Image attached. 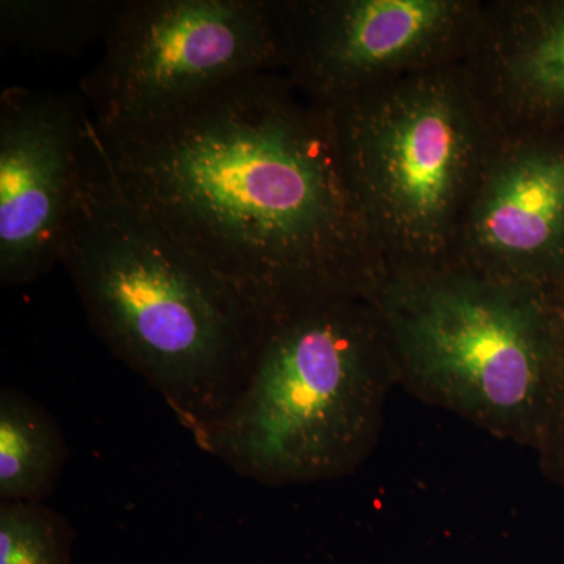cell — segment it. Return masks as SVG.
Wrapping results in <instances>:
<instances>
[{"instance_id": "7", "label": "cell", "mask_w": 564, "mask_h": 564, "mask_svg": "<svg viewBox=\"0 0 564 564\" xmlns=\"http://www.w3.org/2000/svg\"><path fill=\"white\" fill-rule=\"evenodd\" d=\"M91 118L69 95L0 98V281L24 285L61 262Z\"/></svg>"}, {"instance_id": "8", "label": "cell", "mask_w": 564, "mask_h": 564, "mask_svg": "<svg viewBox=\"0 0 564 564\" xmlns=\"http://www.w3.org/2000/svg\"><path fill=\"white\" fill-rule=\"evenodd\" d=\"M464 7L447 0L278 2L288 79L329 107L447 43Z\"/></svg>"}, {"instance_id": "9", "label": "cell", "mask_w": 564, "mask_h": 564, "mask_svg": "<svg viewBox=\"0 0 564 564\" xmlns=\"http://www.w3.org/2000/svg\"><path fill=\"white\" fill-rule=\"evenodd\" d=\"M477 272L556 293L564 273V133L530 131L485 166L470 202Z\"/></svg>"}, {"instance_id": "6", "label": "cell", "mask_w": 564, "mask_h": 564, "mask_svg": "<svg viewBox=\"0 0 564 564\" xmlns=\"http://www.w3.org/2000/svg\"><path fill=\"white\" fill-rule=\"evenodd\" d=\"M284 66L278 2L124 0L82 80L101 129L158 120L239 77Z\"/></svg>"}, {"instance_id": "12", "label": "cell", "mask_w": 564, "mask_h": 564, "mask_svg": "<svg viewBox=\"0 0 564 564\" xmlns=\"http://www.w3.org/2000/svg\"><path fill=\"white\" fill-rule=\"evenodd\" d=\"M124 0H2L3 44L40 55L76 57L106 40Z\"/></svg>"}, {"instance_id": "15", "label": "cell", "mask_w": 564, "mask_h": 564, "mask_svg": "<svg viewBox=\"0 0 564 564\" xmlns=\"http://www.w3.org/2000/svg\"><path fill=\"white\" fill-rule=\"evenodd\" d=\"M556 295H558L560 302H562L564 306V273L562 280L558 282V285H556Z\"/></svg>"}, {"instance_id": "3", "label": "cell", "mask_w": 564, "mask_h": 564, "mask_svg": "<svg viewBox=\"0 0 564 564\" xmlns=\"http://www.w3.org/2000/svg\"><path fill=\"white\" fill-rule=\"evenodd\" d=\"M367 299L399 386L538 451L562 362L564 307L554 291L441 262L384 270Z\"/></svg>"}, {"instance_id": "13", "label": "cell", "mask_w": 564, "mask_h": 564, "mask_svg": "<svg viewBox=\"0 0 564 564\" xmlns=\"http://www.w3.org/2000/svg\"><path fill=\"white\" fill-rule=\"evenodd\" d=\"M69 522L43 502H0V564H73Z\"/></svg>"}, {"instance_id": "10", "label": "cell", "mask_w": 564, "mask_h": 564, "mask_svg": "<svg viewBox=\"0 0 564 564\" xmlns=\"http://www.w3.org/2000/svg\"><path fill=\"white\" fill-rule=\"evenodd\" d=\"M502 58L505 84L532 131L564 133V0L521 7Z\"/></svg>"}, {"instance_id": "1", "label": "cell", "mask_w": 564, "mask_h": 564, "mask_svg": "<svg viewBox=\"0 0 564 564\" xmlns=\"http://www.w3.org/2000/svg\"><path fill=\"white\" fill-rule=\"evenodd\" d=\"M256 73L165 117L101 129L124 198L263 321L366 295L378 272L332 117Z\"/></svg>"}, {"instance_id": "14", "label": "cell", "mask_w": 564, "mask_h": 564, "mask_svg": "<svg viewBox=\"0 0 564 564\" xmlns=\"http://www.w3.org/2000/svg\"><path fill=\"white\" fill-rule=\"evenodd\" d=\"M536 452L540 454L544 474L564 492V334L554 402H552L543 441Z\"/></svg>"}, {"instance_id": "4", "label": "cell", "mask_w": 564, "mask_h": 564, "mask_svg": "<svg viewBox=\"0 0 564 564\" xmlns=\"http://www.w3.org/2000/svg\"><path fill=\"white\" fill-rule=\"evenodd\" d=\"M393 386L366 295L306 304L263 322L239 395L196 443L262 485L336 480L377 447Z\"/></svg>"}, {"instance_id": "11", "label": "cell", "mask_w": 564, "mask_h": 564, "mask_svg": "<svg viewBox=\"0 0 564 564\" xmlns=\"http://www.w3.org/2000/svg\"><path fill=\"white\" fill-rule=\"evenodd\" d=\"M69 458L61 426L17 389L0 392V502H44Z\"/></svg>"}, {"instance_id": "5", "label": "cell", "mask_w": 564, "mask_h": 564, "mask_svg": "<svg viewBox=\"0 0 564 564\" xmlns=\"http://www.w3.org/2000/svg\"><path fill=\"white\" fill-rule=\"evenodd\" d=\"M340 162L378 265L441 263L467 198L485 172L480 133L469 102L444 77L380 84L325 107Z\"/></svg>"}, {"instance_id": "2", "label": "cell", "mask_w": 564, "mask_h": 564, "mask_svg": "<svg viewBox=\"0 0 564 564\" xmlns=\"http://www.w3.org/2000/svg\"><path fill=\"white\" fill-rule=\"evenodd\" d=\"M61 262L102 343L198 441L239 395L265 321L124 198L93 118Z\"/></svg>"}]
</instances>
